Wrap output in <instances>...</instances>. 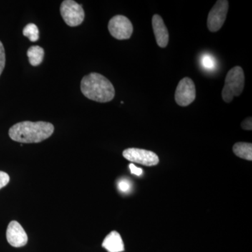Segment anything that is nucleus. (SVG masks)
Instances as JSON below:
<instances>
[{
	"label": "nucleus",
	"instance_id": "obj_5",
	"mask_svg": "<svg viewBox=\"0 0 252 252\" xmlns=\"http://www.w3.org/2000/svg\"><path fill=\"white\" fill-rule=\"evenodd\" d=\"M109 32L119 40L130 39L133 32V26L130 20L122 15L114 16L108 24Z\"/></svg>",
	"mask_w": 252,
	"mask_h": 252
},
{
	"label": "nucleus",
	"instance_id": "obj_10",
	"mask_svg": "<svg viewBox=\"0 0 252 252\" xmlns=\"http://www.w3.org/2000/svg\"><path fill=\"white\" fill-rule=\"evenodd\" d=\"M152 27L157 44L160 48H165L169 42V32L161 16L155 14L152 18Z\"/></svg>",
	"mask_w": 252,
	"mask_h": 252
},
{
	"label": "nucleus",
	"instance_id": "obj_13",
	"mask_svg": "<svg viewBox=\"0 0 252 252\" xmlns=\"http://www.w3.org/2000/svg\"><path fill=\"white\" fill-rule=\"evenodd\" d=\"M27 55L32 65L38 66L44 59V51L40 46H32L28 50Z\"/></svg>",
	"mask_w": 252,
	"mask_h": 252
},
{
	"label": "nucleus",
	"instance_id": "obj_19",
	"mask_svg": "<svg viewBox=\"0 0 252 252\" xmlns=\"http://www.w3.org/2000/svg\"><path fill=\"white\" fill-rule=\"evenodd\" d=\"M252 117L248 118L242 123L241 126L244 130H252Z\"/></svg>",
	"mask_w": 252,
	"mask_h": 252
},
{
	"label": "nucleus",
	"instance_id": "obj_14",
	"mask_svg": "<svg viewBox=\"0 0 252 252\" xmlns=\"http://www.w3.org/2000/svg\"><path fill=\"white\" fill-rule=\"evenodd\" d=\"M23 34L32 42H35L39 38V29H38L37 26L33 23H30L25 27L23 29Z\"/></svg>",
	"mask_w": 252,
	"mask_h": 252
},
{
	"label": "nucleus",
	"instance_id": "obj_9",
	"mask_svg": "<svg viewBox=\"0 0 252 252\" xmlns=\"http://www.w3.org/2000/svg\"><path fill=\"white\" fill-rule=\"evenodd\" d=\"M8 243L14 248H21L28 243V235L22 225L16 220L10 222L6 230Z\"/></svg>",
	"mask_w": 252,
	"mask_h": 252
},
{
	"label": "nucleus",
	"instance_id": "obj_1",
	"mask_svg": "<svg viewBox=\"0 0 252 252\" xmlns=\"http://www.w3.org/2000/svg\"><path fill=\"white\" fill-rule=\"evenodd\" d=\"M54 126L44 122H23L9 129L10 138L20 143H39L53 135Z\"/></svg>",
	"mask_w": 252,
	"mask_h": 252
},
{
	"label": "nucleus",
	"instance_id": "obj_11",
	"mask_svg": "<svg viewBox=\"0 0 252 252\" xmlns=\"http://www.w3.org/2000/svg\"><path fill=\"white\" fill-rule=\"evenodd\" d=\"M102 246L108 252H122L125 250L122 236L115 230L107 235Z\"/></svg>",
	"mask_w": 252,
	"mask_h": 252
},
{
	"label": "nucleus",
	"instance_id": "obj_4",
	"mask_svg": "<svg viewBox=\"0 0 252 252\" xmlns=\"http://www.w3.org/2000/svg\"><path fill=\"white\" fill-rule=\"evenodd\" d=\"M61 14L64 22L70 27L79 26L85 18L82 5L78 4L73 0L63 1L61 6Z\"/></svg>",
	"mask_w": 252,
	"mask_h": 252
},
{
	"label": "nucleus",
	"instance_id": "obj_7",
	"mask_svg": "<svg viewBox=\"0 0 252 252\" xmlns=\"http://www.w3.org/2000/svg\"><path fill=\"white\" fill-rule=\"evenodd\" d=\"M123 156L129 161L141 164L145 166H154L159 162L158 157L157 154L145 149H127L123 152Z\"/></svg>",
	"mask_w": 252,
	"mask_h": 252
},
{
	"label": "nucleus",
	"instance_id": "obj_17",
	"mask_svg": "<svg viewBox=\"0 0 252 252\" xmlns=\"http://www.w3.org/2000/svg\"><path fill=\"white\" fill-rule=\"evenodd\" d=\"M118 187H119V190L123 193H127L130 190L131 184L127 180H122L119 182Z\"/></svg>",
	"mask_w": 252,
	"mask_h": 252
},
{
	"label": "nucleus",
	"instance_id": "obj_2",
	"mask_svg": "<svg viewBox=\"0 0 252 252\" xmlns=\"http://www.w3.org/2000/svg\"><path fill=\"white\" fill-rule=\"evenodd\" d=\"M81 90L85 97L95 102H110L115 96L112 83L98 73H91L83 78Z\"/></svg>",
	"mask_w": 252,
	"mask_h": 252
},
{
	"label": "nucleus",
	"instance_id": "obj_20",
	"mask_svg": "<svg viewBox=\"0 0 252 252\" xmlns=\"http://www.w3.org/2000/svg\"><path fill=\"white\" fill-rule=\"evenodd\" d=\"M129 167H130L131 173L133 174V175L141 176L142 175V173H143V170H142V169L140 168V167H136L134 164H130Z\"/></svg>",
	"mask_w": 252,
	"mask_h": 252
},
{
	"label": "nucleus",
	"instance_id": "obj_16",
	"mask_svg": "<svg viewBox=\"0 0 252 252\" xmlns=\"http://www.w3.org/2000/svg\"><path fill=\"white\" fill-rule=\"evenodd\" d=\"M203 64L204 67L207 69H212L215 67V61L211 56L209 55H205L203 58Z\"/></svg>",
	"mask_w": 252,
	"mask_h": 252
},
{
	"label": "nucleus",
	"instance_id": "obj_12",
	"mask_svg": "<svg viewBox=\"0 0 252 252\" xmlns=\"http://www.w3.org/2000/svg\"><path fill=\"white\" fill-rule=\"evenodd\" d=\"M233 151L237 157L245 159L252 160V144L246 142H238L233 146Z\"/></svg>",
	"mask_w": 252,
	"mask_h": 252
},
{
	"label": "nucleus",
	"instance_id": "obj_8",
	"mask_svg": "<svg viewBox=\"0 0 252 252\" xmlns=\"http://www.w3.org/2000/svg\"><path fill=\"white\" fill-rule=\"evenodd\" d=\"M195 86L190 78L185 77L180 81L175 91L176 102L181 107H187L195 99Z\"/></svg>",
	"mask_w": 252,
	"mask_h": 252
},
{
	"label": "nucleus",
	"instance_id": "obj_6",
	"mask_svg": "<svg viewBox=\"0 0 252 252\" xmlns=\"http://www.w3.org/2000/svg\"><path fill=\"white\" fill-rule=\"evenodd\" d=\"M228 11V1L219 0L212 7L207 18V27L212 32L220 31L226 19Z\"/></svg>",
	"mask_w": 252,
	"mask_h": 252
},
{
	"label": "nucleus",
	"instance_id": "obj_15",
	"mask_svg": "<svg viewBox=\"0 0 252 252\" xmlns=\"http://www.w3.org/2000/svg\"><path fill=\"white\" fill-rule=\"evenodd\" d=\"M6 63V56H5V50L2 43L0 41V76L4 70Z\"/></svg>",
	"mask_w": 252,
	"mask_h": 252
},
{
	"label": "nucleus",
	"instance_id": "obj_3",
	"mask_svg": "<svg viewBox=\"0 0 252 252\" xmlns=\"http://www.w3.org/2000/svg\"><path fill=\"white\" fill-rule=\"evenodd\" d=\"M245 86V74L243 68L236 66L227 74L225 85L222 90V98L227 103L233 100L235 96L241 94Z\"/></svg>",
	"mask_w": 252,
	"mask_h": 252
},
{
	"label": "nucleus",
	"instance_id": "obj_18",
	"mask_svg": "<svg viewBox=\"0 0 252 252\" xmlns=\"http://www.w3.org/2000/svg\"><path fill=\"white\" fill-rule=\"evenodd\" d=\"M10 177L6 172L0 171V189L6 187L9 184Z\"/></svg>",
	"mask_w": 252,
	"mask_h": 252
}]
</instances>
